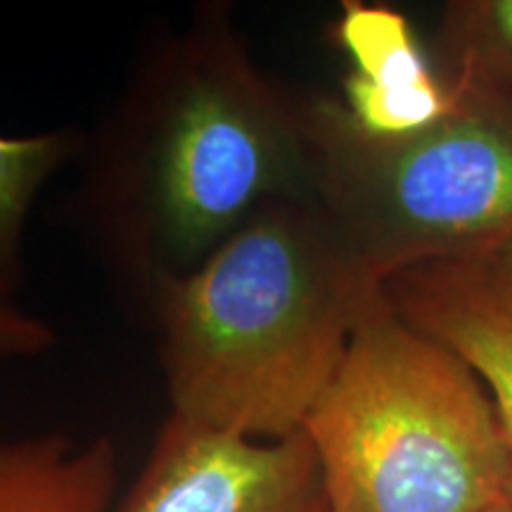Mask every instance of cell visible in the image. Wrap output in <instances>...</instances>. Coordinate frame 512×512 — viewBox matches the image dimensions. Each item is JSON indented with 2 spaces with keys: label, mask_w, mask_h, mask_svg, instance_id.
Here are the masks:
<instances>
[{
  "label": "cell",
  "mask_w": 512,
  "mask_h": 512,
  "mask_svg": "<svg viewBox=\"0 0 512 512\" xmlns=\"http://www.w3.org/2000/svg\"><path fill=\"white\" fill-rule=\"evenodd\" d=\"M304 102L207 3L143 55L88 145L79 204L107 268L150 304L256 211L311 197Z\"/></svg>",
  "instance_id": "cell-1"
},
{
  "label": "cell",
  "mask_w": 512,
  "mask_h": 512,
  "mask_svg": "<svg viewBox=\"0 0 512 512\" xmlns=\"http://www.w3.org/2000/svg\"><path fill=\"white\" fill-rule=\"evenodd\" d=\"M380 292L313 197L266 204L147 304L171 415L249 439L302 432Z\"/></svg>",
  "instance_id": "cell-2"
},
{
  "label": "cell",
  "mask_w": 512,
  "mask_h": 512,
  "mask_svg": "<svg viewBox=\"0 0 512 512\" xmlns=\"http://www.w3.org/2000/svg\"><path fill=\"white\" fill-rule=\"evenodd\" d=\"M304 432L330 512H486L508 501V446L482 377L384 292Z\"/></svg>",
  "instance_id": "cell-3"
},
{
  "label": "cell",
  "mask_w": 512,
  "mask_h": 512,
  "mask_svg": "<svg viewBox=\"0 0 512 512\" xmlns=\"http://www.w3.org/2000/svg\"><path fill=\"white\" fill-rule=\"evenodd\" d=\"M453 110L425 131L373 138L342 102H304L311 197L377 285L512 242V100L446 79Z\"/></svg>",
  "instance_id": "cell-4"
},
{
  "label": "cell",
  "mask_w": 512,
  "mask_h": 512,
  "mask_svg": "<svg viewBox=\"0 0 512 512\" xmlns=\"http://www.w3.org/2000/svg\"><path fill=\"white\" fill-rule=\"evenodd\" d=\"M112 512H330L306 432L249 439L166 418Z\"/></svg>",
  "instance_id": "cell-5"
},
{
  "label": "cell",
  "mask_w": 512,
  "mask_h": 512,
  "mask_svg": "<svg viewBox=\"0 0 512 512\" xmlns=\"http://www.w3.org/2000/svg\"><path fill=\"white\" fill-rule=\"evenodd\" d=\"M332 34L351 64L339 102L358 131L373 138L413 136L453 110L451 86L434 74L399 10L347 0Z\"/></svg>",
  "instance_id": "cell-6"
},
{
  "label": "cell",
  "mask_w": 512,
  "mask_h": 512,
  "mask_svg": "<svg viewBox=\"0 0 512 512\" xmlns=\"http://www.w3.org/2000/svg\"><path fill=\"white\" fill-rule=\"evenodd\" d=\"M382 292L406 323L444 342L482 377L508 446L512 503V318L479 302L437 266L394 275Z\"/></svg>",
  "instance_id": "cell-7"
},
{
  "label": "cell",
  "mask_w": 512,
  "mask_h": 512,
  "mask_svg": "<svg viewBox=\"0 0 512 512\" xmlns=\"http://www.w3.org/2000/svg\"><path fill=\"white\" fill-rule=\"evenodd\" d=\"M117 448L110 437L0 439V512H112Z\"/></svg>",
  "instance_id": "cell-8"
},
{
  "label": "cell",
  "mask_w": 512,
  "mask_h": 512,
  "mask_svg": "<svg viewBox=\"0 0 512 512\" xmlns=\"http://www.w3.org/2000/svg\"><path fill=\"white\" fill-rule=\"evenodd\" d=\"M86 147L74 128L0 136V290L22 283V242L34 202L46 183Z\"/></svg>",
  "instance_id": "cell-9"
},
{
  "label": "cell",
  "mask_w": 512,
  "mask_h": 512,
  "mask_svg": "<svg viewBox=\"0 0 512 512\" xmlns=\"http://www.w3.org/2000/svg\"><path fill=\"white\" fill-rule=\"evenodd\" d=\"M439 46L451 76L512 100V0H456L444 8Z\"/></svg>",
  "instance_id": "cell-10"
},
{
  "label": "cell",
  "mask_w": 512,
  "mask_h": 512,
  "mask_svg": "<svg viewBox=\"0 0 512 512\" xmlns=\"http://www.w3.org/2000/svg\"><path fill=\"white\" fill-rule=\"evenodd\" d=\"M434 266L479 302L512 318V242H505L475 259Z\"/></svg>",
  "instance_id": "cell-11"
},
{
  "label": "cell",
  "mask_w": 512,
  "mask_h": 512,
  "mask_svg": "<svg viewBox=\"0 0 512 512\" xmlns=\"http://www.w3.org/2000/svg\"><path fill=\"white\" fill-rule=\"evenodd\" d=\"M57 337L43 318L24 309L15 294L0 290V358H34L48 354Z\"/></svg>",
  "instance_id": "cell-12"
},
{
  "label": "cell",
  "mask_w": 512,
  "mask_h": 512,
  "mask_svg": "<svg viewBox=\"0 0 512 512\" xmlns=\"http://www.w3.org/2000/svg\"><path fill=\"white\" fill-rule=\"evenodd\" d=\"M486 512H512V503L510 501H503V503L494 505V508H489Z\"/></svg>",
  "instance_id": "cell-13"
}]
</instances>
